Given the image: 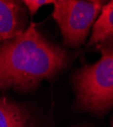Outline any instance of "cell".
Returning <instances> with one entry per match:
<instances>
[{
	"label": "cell",
	"instance_id": "3",
	"mask_svg": "<svg viewBox=\"0 0 113 127\" xmlns=\"http://www.w3.org/2000/svg\"><path fill=\"white\" fill-rule=\"evenodd\" d=\"M103 6V1H54L53 17L60 28L63 43L70 47L84 44Z\"/></svg>",
	"mask_w": 113,
	"mask_h": 127
},
{
	"label": "cell",
	"instance_id": "7",
	"mask_svg": "<svg viewBox=\"0 0 113 127\" xmlns=\"http://www.w3.org/2000/svg\"><path fill=\"white\" fill-rule=\"evenodd\" d=\"M22 3L24 6L27 7L30 14L33 15L42 6L47 4H54V1H50V0H25Z\"/></svg>",
	"mask_w": 113,
	"mask_h": 127
},
{
	"label": "cell",
	"instance_id": "1",
	"mask_svg": "<svg viewBox=\"0 0 113 127\" xmlns=\"http://www.w3.org/2000/svg\"><path fill=\"white\" fill-rule=\"evenodd\" d=\"M68 53L48 41L32 24L15 37L0 42V89L29 91L64 69Z\"/></svg>",
	"mask_w": 113,
	"mask_h": 127
},
{
	"label": "cell",
	"instance_id": "4",
	"mask_svg": "<svg viewBox=\"0 0 113 127\" xmlns=\"http://www.w3.org/2000/svg\"><path fill=\"white\" fill-rule=\"evenodd\" d=\"M23 3L12 0H0V42L9 40L27 27Z\"/></svg>",
	"mask_w": 113,
	"mask_h": 127
},
{
	"label": "cell",
	"instance_id": "2",
	"mask_svg": "<svg viewBox=\"0 0 113 127\" xmlns=\"http://www.w3.org/2000/svg\"><path fill=\"white\" fill-rule=\"evenodd\" d=\"M101 58L76 71L73 84L78 106L102 114L113 107V38L97 45Z\"/></svg>",
	"mask_w": 113,
	"mask_h": 127
},
{
	"label": "cell",
	"instance_id": "5",
	"mask_svg": "<svg viewBox=\"0 0 113 127\" xmlns=\"http://www.w3.org/2000/svg\"><path fill=\"white\" fill-rule=\"evenodd\" d=\"M30 116L18 104L0 99V127H30Z\"/></svg>",
	"mask_w": 113,
	"mask_h": 127
},
{
	"label": "cell",
	"instance_id": "8",
	"mask_svg": "<svg viewBox=\"0 0 113 127\" xmlns=\"http://www.w3.org/2000/svg\"><path fill=\"white\" fill-rule=\"evenodd\" d=\"M112 127H113V121H112Z\"/></svg>",
	"mask_w": 113,
	"mask_h": 127
},
{
	"label": "cell",
	"instance_id": "6",
	"mask_svg": "<svg viewBox=\"0 0 113 127\" xmlns=\"http://www.w3.org/2000/svg\"><path fill=\"white\" fill-rule=\"evenodd\" d=\"M109 38H113V1L104 4L93 26L89 45H98Z\"/></svg>",
	"mask_w": 113,
	"mask_h": 127
}]
</instances>
